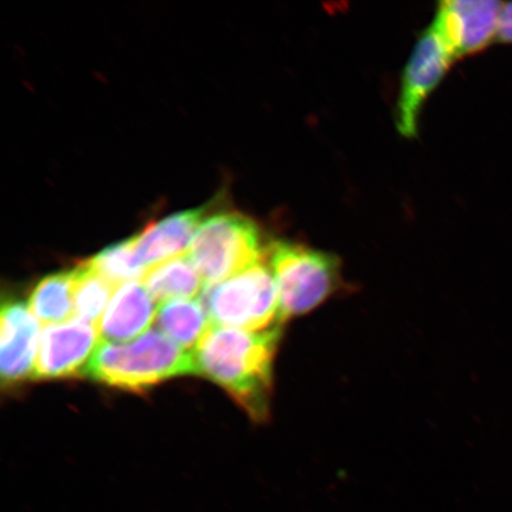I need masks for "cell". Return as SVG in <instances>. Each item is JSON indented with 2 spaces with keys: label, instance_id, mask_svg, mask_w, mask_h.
I'll list each match as a JSON object with an SVG mask.
<instances>
[{
  "label": "cell",
  "instance_id": "obj_6",
  "mask_svg": "<svg viewBox=\"0 0 512 512\" xmlns=\"http://www.w3.org/2000/svg\"><path fill=\"white\" fill-rule=\"evenodd\" d=\"M453 63L451 54L431 25L422 32L403 70L396 107V126L401 136L408 139L418 136L422 108Z\"/></svg>",
  "mask_w": 512,
  "mask_h": 512
},
{
  "label": "cell",
  "instance_id": "obj_8",
  "mask_svg": "<svg viewBox=\"0 0 512 512\" xmlns=\"http://www.w3.org/2000/svg\"><path fill=\"white\" fill-rule=\"evenodd\" d=\"M100 342L98 328L79 319L47 325L41 334L32 379L59 380L85 375Z\"/></svg>",
  "mask_w": 512,
  "mask_h": 512
},
{
  "label": "cell",
  "instance_id": "obj_4",
  "mask_svg": "<svg viewBox=\"0 0 512 512\" xmlns=\"http://www.w3.org/2000/svg\"><path fill=\"white\" fill-rule=\"evenodd\" d=\"M267 252L258 224L224 211L201 223L187 255L204 284L211 286L264 261Z\"/></svg>",
  "mask_w": 512,
  "mask_h": 512
},
{
  "label": "cell",
  "instance_id": "obj_13",
  "mask_svg": "<svg viewBox=\"0 0 512 512\" xmlns=\"http://www.w3.org/2000/svg\"><path fill=\"white\" fill-rule=\"evenodd\" d=\"M158 329L179 347L194 351L213 326L206 306L198 299L175 300L158 307Z\"/></svg>",
  "mask_w": 512,
  "mask_h": 512
},
{
  "label": "cell",
  "instance_id": "obj_16",
  "mask_svg": "<svg viewBox=\"0 0 512 512\" xmlns=\"http://www.w3.org/2000/svg\"><path fill=\"white\" fill-rule=\"evenodd\" d=\"M87 262L115 288L131 281L142 280L146 272L137 259L134 236L102 249Z\"/></svg>",
  "mask_w": 512,
  "mask_h": 512
},
{
  "label": "cell",
  "instance_id": "obj_17",
  "mask_svg": "<svg viewBox=\"0 0 512 512\" xmlns=\"http://www.w3.org/2000/svg\"><path fill=\"white\" fill-rule=\"evenodd\" d=\"M497 41L512 43V3H504L501 19H499Z\"/></svg>",
  "mask_w": 512,
  "mask_h": 512
},
{
  "label": "cell",
  "instance_id": "obj_10",
  "mask_svg": "<svg viewBox=\"0 0 512 512\" xmlns=\"http://www.w3.org/2000/svg\"><path fill=\"white\" fill-rule=\"evenodd\" d=\"M155 303L140 280L119 286L98 324L101 342L127 343L146 334L156 322Z\"/></svg>",
  "mask_w": 512,
  "mask_h": 512
},
{
  "label": "cell",
  "instance_id": "obj_3",
  "mask_svg": "<svg viewBox=\"0 0 512 512\" xmlns=\"http://www.w3.org/2000/svg\"><path fill=\"white\" fill-rule=\"evenodd\" d=\"M267 259L279 294L280 324L316 310L342 285L341 261L334 254L274 241Z\"/></svg>",
  "mask_w": 512,
  "mask_h": 512
},
{
  "label": "cell",
  "instance_id": "obj_2",
  "mask_svg": "<svg viewBox=\"0 0 512 512\" xmlns=\"http://www.w3.org/2000/svg\"><path fill=\"white\" fill-rule=\"evenodd\" d=\"M197 374L194 352L158 330L127 343L100 342L85 376L108 387L144 392L177 376Z\"/></svg>",
  "mask_w": 512,
  "mask_h": 512
},
{
  "label": "cell",
  "instance_id": "obj_15",
  "mask_svg": "<svg viewBox=\"0 0 512 512\" xmlns=\"http://www.w3.org/2000/svg\"><path fill=\"white\" fill-rule=\"evenodd\" d=\"M75 273L74 319L98 328L105 307L111 302L115 287L102 278L87 261L75 267Z\"/></svg>",
  "mask_w": 512,
  "mask_h": 512
},
{
  "label": "cell",
  "instance_id": "obj_9",
  "mask_svg": "<svg viewBox=\"0 0 512 512\" xmlns=\"http://www.w3.org/2000/svg\"><path fill=\"white\" fill-rule=\"evenodd\" d=\"M0 373L3 387H14L34 376L40 323L17 300H4L0 332Z\"/></svg>",
  "mask_w": 512,
  "mask_h": 512
},
{
  "label": "cell",
  "instance_id": "obj_1",
  "mask_svg": "<svg viewBox=\"0 0 512 512\" xmlns=\"http://www.w3.org/2000/svg\"><path fill=\"white\" fill-rule=\"evenodd\" d=\"M281 325L264 331H243L213 325L194 349L197 374L219 384L249 418H270L274 361Z\"/></svg>",
  "mask_w": 512,
  "mask_h": 512
},
{
  "label": "cell",
  "instance_id": "obj_12",
  "mask_svg": "<svg viewBox=\"0 0 512 512\" xmlns=\"http://www.w3.org/2000/svg\"><path fill=\"white\" fill-rule=\"evenodd\" d=\"M140 281L152 299L162 305L194 299L202 292L203 285L206 287L187 254L147 268Z\"/></svg>",
  "mask_w": 512,
  "mask_h": 512
},
{
  "label": "cell",
  "instance_id": "obj_11",
  "mask_svg": "<svg viewBox=\"0 0 512 512\" xmlns=\"http://www.w3.org/2000/svg\"><path fill=\"white\" fill-rule=\"evenodd\" d=\"M206 211V207L179 211L145 227L134 236L139 264L151 268L187 254Z\"/></svg>",
  "mask_w": 512,
  "mask_h": 512
},
{
  "label": "cell",
  "instance_id": "obj_14",
  "mask_svg": "<svg viewBox=\"0 0 512 512\" xmlns=\"http://www.w3.org/2000/svg\"><path fill=\"white\" fill-rule=\"evenodd\" d=\"M74 270L48 275L38 281L30 294L29 309L44 324H60L73 316Z\"/></svg>",
  "mask_w": 512,
  "mask_h": 512
},
{
  "label": "cell",
  "instance_id": "obj_7",
  "mask_svg": "<svg viewBox=\"0 0 512 512\" xmlns=\"http://www.w3.org/2000/svg\"><path fill=\"white\" fill-rule=\"evenodd\" d=\"M503 6L497 0H446L438 5L432 25L454 62L497 40Z\"/></svg>",
  "mask_w": 512,
  "mask_h": 512
},
{
  "label": "cell",
  "instance_id": "obj_5",
  "mask_svg": "<svg viewBox=\"0 0 512 512\" xmlns=\"http://www.w3.org/2000/svg\"><path fill=\"white\" fill-rule=\"evenodd\" d=\"M203 304L211 323L222 328L264 331L281 325L277 285L265 260L204 287Z\"/></svg>",
  "mask_w": 512,
  "mask_h": 512
}]
</instances>
